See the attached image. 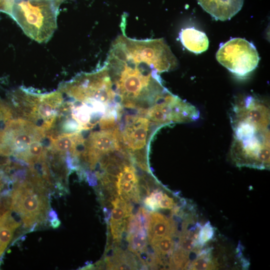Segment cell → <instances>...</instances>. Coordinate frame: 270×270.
<instances>
[{"label": "cell", "instance_id": "cell-11", "mask_svg": "<svg viewBox=\"0 0 270 270\" xmlns=\"http://www.w3.org/2000/svg\"><path fill=\"white\" fill-rule=\"evenodd\" d=\"M154 253L161 258L166 256L170 257L174 249V242L171 236H166L159 238L148 241Z\"/></svg>", "mask_w": 270, "mask_h": 270}, {"label": "cell", "instance_id": "cell-6", "mask_svg": "<svg viewBox=\"0 0 270 270\" xmlns=\"http://www.w3.org/2000/svg\"><path fill=\"white\" fill-rule=\"evenodd\" d=\"M216 58L229 71L240 76L254 70L260 59L254 44L240 38H232L220 45Z\"/></svg>", "mask_w": 270, "mask_h": 270}, {"label": "cell", "instance_id": "cell-10", "mask_svg": "<svg viewBox=\"0 0 270 270\" xmlns=\"http://www.w3.org/2000/svg\"><path fill=\"white\" fill-rule=\"evenodd\" d=\"M180 38L182 45L194 54H200L208 49L209 42L206 35L194 28L182 30Z\"/></svg>", "mask_w": 270, "mask_h": 270}, {"label": "cell", "instance_id": "cell-24", "mask_svg": "<svg viewBox=\"0 0 270 270\" xmlns=\"http://www.w3.org/2000/svg\"><path fill=\"white\" fill-rule=\"evenodd\" d=\"M50 226L53 228H58L61 224V222L58 219V218H54L51 221H50Z\"/></svg>", "mask_w": 270, "mask_h": 270}, {"label": "cell", "instance_id": "cell-23", "mask_svg": "<svg viewBox=\"0 0 270 270\" xmlns=\"http://www.w3.org/2000/svg\"><path fill=\"white\" fill-rule=\"evenodd\" d=\"M103 212L105 216V220L106 222H108L111 216L110 208H103Z\"/></svg>", "mask_w": 270, "mask_h": 270}, {"label": "cell", "instance_id": "cell-14", "mask_svg": "<svg viewBox=\"0 0 270 270\" xmlns=\"http://www.w3.org/2000/svg\"><path fill=\"white\" fill-rule=\"evenodd\" d=\"M188 254L179 247L176 248L169 260V268L170 269H186L188 265Z\"/></svg>", "mask_w": 270, "mask_h": 270}, {"label": "cell", "instance_id": "cell-20", "mask_svg": "<svg viewBox=\"0 0 270 270\" xmlns=\"http://www.w3.org/2000/svg\"><path fill=\"white\" fill-rule=\"evenodd\" d=\"M86 178L91 186H96L98 184V178L94 172L90 170H85Z\"/></svg>", "mask_w": 270, "mask_h": 270}, {"label": "cell", "instance_id": "cell-4", "mask_svg": "<svg viewBox=\"0 0 270 270\" xmlns=\"http://www.w3.org/2000/svg\"><path fill=\"white\" fill-rule=\"evenodd\" d=\"M12 199L11 210L20 214L25 228L48 220L50 206L47 196L36 190L26 180L14 184Z\"/></svg>", "mask_w": 270, "mask_h": 270}, {"label": "cell", "instance_id": "cell-7", "mask_svg": "<svg viewBox=\"0 0 270 270\" xmlns=\"http://www.w3.org/2000/svg\"><path fill=\"white\" fill-rule=\"evenodd\" d=\"M206 12L216 20H230L242 8L244 0H197Z\"/></svg>", "mask_w": 270, "mask_h": 270}, {"label": "cell", "instance_id": "cell-19", "mask_svg": "<svg viewBox=\"0 0 270 270\" xmlns=\"http://www.w3.org/2000/svg\"><path fill=\"white\" fill-rule=\"evenodd\" d=\"M143 202L145 206L152 212H156L160 208L158 202L150 195L146 196Z\"/></svg>", "mask_w": 270, "mask_h": 270}, {"label": "cell", "instance_id": "cell-17", "mask_svg": "<svg viewBox=\"0 0 270 270\" xmlns=\"http://www.w3.org/2000/svg\"><path fill=\"white\" fill-rule=\"evenodd\" d=\"M126 218V212L118 207H114L111 212L109 222H116Z\"/></svg>", "mask_w": 270, "mask_h": 270}, {"label": "cell", "instance_id": "cell-3", "mask_svg": "<svg viewBox=\"0 0 270 270\" xmlns=\"http://www.w3.org/2000/svg\"><path fill=\"white\" fill-rule=\"evenodd\" d=\"M46 132L22 118L10 120L0 132V156L24 160L32 143L42 140Z\"/></svg>", "mask_w": 270, "mask_h": 270}, {"label": "cell", "instance_id": "cell-8", "mask_svg": "<svg viewBox=\"0 0 270 270\" xmlns=\"http://www.w3.org/2000/svg\"><path fill=\"white\" fill-rule=\"evenodd\" d=\"M150 216L147 230L148 241L166 236H172L176 233V224L172 218L156 212H150Z\"/></svg>", "mask_w": 270, "mask_h": 270}, {"label": "cell", "instance_id": "cell-18", "mask_svg": "<svg viewBox=\"0 0 270 270\" xmlns=\"http://www.w3.org/2000/svg\"><path fill=\"white\" fill-rule=\"evenodd\" d=\"M176 206L174 199L164 194L162 200L158 202L160 208L172 209Z\"/></svg>", "mask_w": 270, "mask_h": 270}, {"label": "cell", "instance_id": "cell-12", "mask_svg": "<svg viewBox=\"0 0 270 270\" xmlns=\"http://www.w3.org/2000/svg\"><path fill=\"white\" fill-rule=\"evenodd\" d=\"M126 240L128 242V249L134 254L144 250L147 246V232L142 230L130 236H127Z\"/></svg>", "mask_w": 270, "mask_h": 270}, {"label": "cell", "instance_id": "cell-13", "mask_svg": "<svg viewBox=\"0 0 270 270\" xmlns=\"http://www.w3.org/2000/svg\"><path fill=\"white\" fill-rule=\"evenodd\" d=\"M217 265L216 261L212 260L210 252L208 250L200 253L188 268L189 269L196 270H212L215 269L217 267Z\"/></svg>", "mask_w": 270, "mask_h": 270}, {"label": "cell", "instance_id": "cell-16", "mask_svg": "<svg viewBox=\"0 0 270 270\" xmlns=\"http://www.w3.org/2000/svg\"><path fill=\"white\" fill-rule=\"evenodd\" d=\"M14 114L13 110L0 100V132L6 122L11 119Z\"/></svg>", "mask_w": 270, "mask_h": 270}, {"label": "cell", "instance_id": "cell-1", "mask_svg": "<svg viewBox=\"0 0 270 270\" xmlns=\"http://www.w3.org/2000/svg\"><path fill=\"white\" fill-rule=\"evenodd\" d=\"M231 120L234 140L231 156L238 166L266 168L270 166V110L252 96L238 101Z\"/></svg>", "mask_w": 270, "mask_h": 270}, {"label": "cell", "instance_id": "cell-26", "mask_svg": "<svg viewBox=\"0 0 270 270\" xmlns=\"http://www.w3.org/2000/svg\"><path fill=\"white\" fill-rule=\"evenodd\" d=\"M4 0H0V10L2 11L4 2Z\"/></svg>", "mask_w": 270, "mask_h": 270}, {"label": "cell", "instance_id": "cell-22", "mask_svg": "<svg viewBox=\"0 0 270 270\" xmlns=\"http://www.w3.org/2000/svg\"><path fill=\"white\" fill-rule=\"evenodd\" d=\"M47 217L48 220L50 222L54 218H58V214L54 210L51 209L49 210Z\"/></svg>", "mask_w": 270, "mask_h": 270}, {"label": "cell", "instance_id": "cell-25", "mask_svg": "<svg viewBox=\"0 0 270 270\" xmlns=\"http://www.w3.org/2000/svg\"><path fill=\"white\" fill-rule=\"evenodd\" d=\"M82 270H93L95 269V266L93 264H88L87 265L85 266H84L82 267Z\"/></svg>", "mask_w": 270, "mask_h": 270}, {"label": "cell", "instance_id": "cell-21", "mask_svg": "<svg viewBox=\"0 0 270 270\" xmlns=\"http://www.w3.org/2000/svg\"><path fill=\"white\" fill-rule=\"evenodd\" d=\"M11 181L10 178L7 176L3 170L0 168V194L4 186Z\"/></svg>", "mask_w": 270, "mask_h": 270}, {"label": "cell", "instance_id": "cell-9", "mask_svg": "<svg viewBox=\"0 0 270 270\" xmlns=\"http://www.w3.org/2000/svg\"><path fill=\"white\" fill-rule=\"evenodd\" d=\"M22 223L21 216L18 212L11 210L0 220V259L12 238L14 230Z\"/></svg>", "mask_w": 270, "mask_h": 270}, {"label": "cell", "instance_id": "cell-5", "mask_svg": "<svg viewBox=\"0 0 270 270\" xmlns=\"http://www.w3.org/2000/svg\"><path fill=\"white\" fill-rule=\"evenodd\" d=\"M151 122L146 116L126 114L118 124L120 142L134 164L149 172L145 148Z\"/></svg>", "mask_w": 270, "mask_h": 270}, {"label": "cell", "instance_id": "cell-2", "mask_svg": "<svg viewBox=\"0 0 270 270\" xmlns=\"http://www.w3.org/2000/svg\"><path fill=\"white\" fill-rule=\"evenodd\" d=\"M64 0H4L9 14L24 32L38 42H47L57 28L60 5Z\"/></svg>", "mask_w": 270, "mask_h": 270}, {"label": "cell", "instance_id": "cell-15", "mask_svg": "<svg viewBox=\"0 0 270 270\" xmlns=\"http://www.w3.org/2000/svg\"><path fill=\"white\" fill-rule=\"evenodd\" d=\"M214 228L210 222H208L206 223L199 230L197 244L201 246L211 240L214 236Z\"/></svg>", "mask_w": 270, "mask_h": 270}]
</instances>
